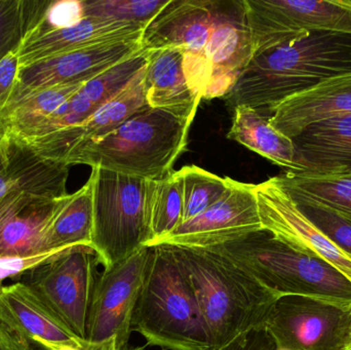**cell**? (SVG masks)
Listing matches in <instances>:
<instances>
[{
	"label": "cell",
	"instance_id": "1",
	"mask_svg": "<svg viewBox=\"0 0 351 350\" xmlns=\"http://www.w3.org/2000/svg\"><path fill=\"white\" fill-rule=\"evenodd\" d=\"M351 74V35L311 32L252 58L227 104L271 112L287 99L338 76Z\"/></svg>",
	"mask_w": 351,
	"mask_h": 350
},
{
	"label": "cell",
	"instance_id": "2",
	"mask_svg": "<svg viewBox=\"0 0 351 350\" xmlns=\"http://www.w3.org/2000/svg\"><path fill=\"white\" fill-rule=\"evenodd\" d=\"M170 247L193 289L214 349L264 326L280 295L217 251Z\"/></svg>",
	"mask_w": 351,
	"mask_h": 350
},
{
	"label": "cell",
	"instance_id": "3",
	"mask_svg": "<svg viewBox=\"0 0 351 350\" xmlns=\"http://www.w3.org/2000/svg\"><path fill=\"white\" fill-rule=\"evenodd\" d=\"M132 331L170 350H214L193 289L168 245L149 247Z\"/></svg>",
	"mask_w": 351,
	"mask_h": 350
},
{
	"label": "cell",
	"instance_id": "4",
	"mask_svg": "<svg viewBox=\"0 0 351 350\" xmlns=\"http://www.w3.org/2000/svg\"><path fill=\"white\" fill-rule=\"evenodd\" d=\"M192 121L147 106L114 131L76 150L68 166L86 164L158 181L185 151Z\"/></svg>",
	"mask_w": 351,
	"mask_h": 350
},
{
	"label": "cell",
	"instance_id": "5",
	"mask_svg": "<svg viewBox=\"0 0 351 350\" xmlns=\"http://www.w3.org/2000/svg\"><path fill=\"white\" fill-rule=\"evenodd\" d=\"M206 249L232 259L278 295L307 296L351 304V282L346 275L325 261L278 240L267 230Z\"/></svg>",
	"mask_w": 351,
	"mask_h": 350
},
{
	"label": "cell",
	"instance_id": "6",
	"mask_svg": "<svg viewBox=\"0 0 351 350\" xmlns=\"http://www.w3.org/2000/svg\"><path fill=\"white\" fill-rule=\"evenodd\" d=\"M92 248L104 268L152 240V201L156 181L92 168Z\"/></svg>",
	"mask_w": 351,
	"mask_h": 350
},
{
	"label": "cell",
	"instance_id": "7",
	"mask_svg": "<svg viewBox=\"0 0 351 350\" xmlns=\"http://www.w3.org/2000/svg\"><path fill=\"white\" fill-rule=\"evenodd\" d=\"M98 254L75 246L25 273L24 283L76 337L86 340L88 312L98 281Z\"/></svg>",
	"mask_w": 351,
	"mask_h": 350
},
{
	"label": "cell",
	"instance_id": "8",
	"mask_svg": "<svg viewBox=\"0 0 351 350\" xmlns=\"http://www.w3.org/2000/svg\"><path fill=\"white\" fill-rule=\"evenodd\" d=\"M253 57L311 32L351 35V0H243Z\"/></svg>",
	"mask_w": 351,
	"mask_h": 350
},
{
	"label": "cell",
	"instance_id": "9",
	"mask_svg": "<svg viewBox=\"0 0 351 350\" xmlns=\"http://www.w3.org/2000/svg\"><path fill=\"white\" fill-rule=\"evenodd\" d=\"M264 328L278 350H346L351 343V304L280 296Z\"/></svg>",
	"mask_w": 351,
	"mask_h": 350
},
{
	"label": "cell",
	"instance_id": "10",
	"mask_svg": "<svg viewBox=\"0 0 351 350\" xmlns=\"http://www.w3.org/2000/svg\"><path fill=\"white\" fill-rule=\"evenodd\" d=\"M149 250L143 247L99 275L88 312L86 341L102 343L115 339L121 350L127 347Z\"/></svg>",
	"mask_w": 351,
	"mask_h": 350
},
{
	"label": "cell",
	"instance_id": "11",
	"mask_svg": "<svg viewBox=\"0 0 351 350\" xmlns=\"http://www.w3.org/2000/svg\"><path fill=\"white\" fill-rule=\"evenodd\" d=\"M263 230L255 184L230 179L226 192L206 211L178 226L152 246L206 249ZM150 246V247H152Z\"/></svg>",
	"mask_w": 351,
	"mask_h": 350
},
{
	"label": "cell",
	"instance_id": "12",
	"mask_svg": "<svg viewBox=\"0 0 351 350\" xmlns=\"http://www.w3.org/2000/svg\"><path fill=\"white\" fill-rule=\"evenodd\" d=\"M255 195L264 230L296 250L325 261L351 282V256L307 219L276 177L255 185Z\"/></svg>",
	"mask_w": 351,
	"mask_h": 350
},
{
	"label": "cell",
	"instance_id": "13",
	"mask_svg": "<svg viewBox=\"0 0 351 350\" xmlns=\"http://www.w3.org/2000/svg\"><path fill=\"white\" fill-rule=\"evenodd\" d=\"M141 47V40L105 43L62 53L20 68L16 86L4 109L36 90L59 84L88 82Z\"/></svg>",
	"mask_w": 351,
	"mask_h": 350
},
{
	"label": "cell",
	"instance_id": "14",
	"mask_svg": "<svg viewBox=\"0 0 351 350\" xmlns=\"http://www.w3.org/2000/svg\"><path fill=\"white\" fill-rule=\"evenodd\" d=\"M253 58L243 1H216L214 28L204 49L210 82L204 99L226 96Z\"/></svg>",
	"mask_w": 351,
	"mask_h": 350
},
{
	"label": "cell",
	"instance_id": "15",
	"mask_svg": "<svg viewBox=\"0 0 351 350\" xmlns=\"http://www.w3.org/2000/svg\"><path fill=\"white\" fill-rule=\"evenodd\" d=\"M67 195L56 197L26 189L5 195L0 201V257L47 253L45 234Z\"/></svg>",
	"mask_w": 351,
	"mask_h": 350
},
{
	"label": "cell",
	"instance_id": "16",
	"mask_svg": "<svg viewBox=\"0 0 351 350\" xmlns=\"http://www.w3.org/2000/svg\"><path fill=\"white\" fill-rule=\"evenodd\" d=\"M145 28L138 23L86 16L72 26L25 37L19 49L20 67L105 43L140 41Z\"/></svg>",
	"mask_w": 351,
	"mask_h": 350
},
{
	"label": "cell",
	"instance_id": "17",
	"mask_svg": "<svg viewBox=\"0 0 351 350\" xmlns=\"http://www.w3.org/2000/svg\"><path fill=\"white\" fill-rule=\"evenodd\" d=\"M215 8L213 0H170L144 29L142 47L147 51L173 47L204 59L214 28Z\"/></svg>",
	"mask_w": 351,
	"mask_h": 350
},
{
	"label": "cell",
	"instance_id": "18",
	"mask_svg": "<svg viewBox=\"0 0 351 350\" xmlns=\"http://www.w3.org/2000/svg\"><path fill=\"white\" fill-rule=\"evenodd\" d=\"M351 115V74L322 82L274 107L269 123L290 139L307 127Z\"/></svg>",
	"mask_w": 351,
	"mask_h": 350
},
{
	"label": "cell",
	"instance_id": "19",
	"mask_svg": "<svg viewBox=\"0 0 351 350\" xmlns=\"http://www.w3.org/2000/svg\"><path fill=\"white\" fill-rule=\"evenodd\" d=\"M293 140L297 174H351V115L307 127Z\"/></svg>",
	"mask_w": 351,
	"mask_h": 350
},
{
	"label": "cell",
	"instance_id": "20",
	"mask_svg": "<svg viewBox=\"0 0 351 350\" xmlns=\"http://www.w3.org/2000/svg\"><path fill=\"white\" fill-rule=\"evenodd\" d=\"M0 321L41 347L47 343H86L70 332L22 282L3 286L0 291Z\"/></svg>",
	"mask_w": 351,
	"mask_h": 350
},
{
	"label": "cell",
	"instance_id": "21",
	"mask_svg": "<svg viewBox=\"0 0 351 350\" xmlns=\"http://www.w3.org/2000/svg\"><path fill=\"white\" fill-rule=\"evenodd\" d=\"M184 57L183 51L173 47L149 51L144 76L146 101L152 108L193 123L202 98L188 84Z\"/></svg>",
	"mask_w": 351,
	"mask_h": 350
},
{
	"label": "cell",
	"instance_id": "22",
	"mask_svg": "<svg viewBox=\"0 0 351 350\" xmlns=\"http://www.w3.org/2000/svg\"><path fill=\"white\" fill-rule=\"evenodd\" d=\"M70 166L43 160L10 138L0 141V201L19 189L67 195Z\"/></svg>",
	"mask_w": 351,
	"mask_h": 350
},
{
	"label": "cell",
	"instance_id": "23",
	"mask_svg": "<svg viewBox=\"0 0 351 350\" xmlns=\"http://www.w3.org/2000/svg\"><path fill=\"white\" fill-rule=\"evenodd\" d=\"M232 125L227 138L267 158L287 172H295L293 140L274 129L269 117L247 106L233 109Z\"/></svg>",
	"mask_w": 351,
	"mask_h": 350
},
{
	"label": "cell",
	"instance_id": "24",
	"mask_svg": "<svg viewBox=\"0 0 351 350\" xmlns=\"http://www.w3.org/2000/svg\"><path fill=\"white\" fill-rule=\"evenodd\" d=\"M146 65L138 72L127 88L104 103L88 121L75 129L72 135V150L67 160L82 146L114 131L134 114L148 106L144 86Z\"/></svg>",
	"mask_w": 351,
	"mask_h": 350
},
{
	"label": "cell",
	"instance_id": "25",
	"mask_svg": "<svg viewBox=\"0 0 351 350\" xmlns=\"http://www.w3.org/2000/svg\"><path fill=\"white\" fill-rule=\"evenodd\" d=\"M276 179L297 205L323 208L351 220V174L313 176L287 172Z\"/></svg>",
	"mask_w": 351,
	"mask_h": 350
},
{
	"label": "cell",
	"instance_id": "26",
	"mask_svg": "<svg viewBox=\"0 0 351 350\" xmlns=\"http://www.w3.org/2000/svg\"><path fill=\"white\" fill-rule=\"evenodd\" d=\"M92 234L93 193L88 180L80 190L64 199L45 234V252L92 247Z\"/></svg>",
	"mask_w": 351,
	"mask_h": 350
},
{
	"label": "cell",
	"instance_id": "27",
	"mask_svg": "<svg viewBox=\"0 0 351 350\" xmlns=\"http://www.w3.org/2000/svg\"><path fill=\"white\" fill-rule=\"evenodd\" d=\"M183 222V182L180 171L156 181L152 201V240L148 247L174 232Z\"/></svg>",
	"mask_w": 351,
	"mask_h": 350
},
{
	"label": "cell",
	"instance_id": "28",
	"mask_svg": "<svg viewBox=\"0 0 351 350\" xmlns=\"http://www.w3.org/2000/svg\"><path fill=\"white\" fill-rule=\"evenodd\" d=\"M179 171L183 182V222L204 213L228 188L230 178H221L198 166H186Z\"/></svg>",
	"mask_w": 351,
	"mask_h": 350
},
{
	"label": "cell",
	"instance_id": "29",
	"mask_svg": "<svg viewBox=\"0 0 351 350\" xmlns=\"http://www.w3.org/2000/svg\"><path fill=\"white\" fill-rule=\"evenodd\" d=\"M149 51L143 47L133 55L105 70L82 88V94L100 108L104 103L127 88L138 72L147 64Z\"/></svg>",
	"mask_w": 351,
	"mask_h": 350
},
{
	"label": "cell",
	"instance_id": "30",
	"mask_svg": "<svg viewBox=\"0 0 351 350\" xmlns=\"http://www.w3.org/2000/svg\"><path fill=\"white\" fill-rule=\"evenodd\" d=\"M170 0H84L86 16L147 26Z\"/></svg>",
	"mask_w": 351,
	"mask_h": 350
},
{
	"label": "cell",
	"instance_id": "31",
	"mask_svg": "<svg viewBox=\"0 0 351 350\" xmlns=\"http://www.w3.org/2000/svg\"><path fill=\"white\" fill-rule=\"evenodd\" d=\"M298 207L309 221L313 222L338 248L351 256L350 219L323 208L311 205Z\"/></svg>",
	"mask_w": 351,
	"mask_h": 350
},
{
	"label": "cell",
	"instance_id": "32",
	"mask_svg": "<svg viewBox=\"0 0 351 350\" xmlns=\"http://www.w3.org/2000/svg\"><path fill=\"white\" fill-rule=\"evenodd\" d=\"M24 35L22 0H0V60L20 49Z\"/></svg>",
	"mask_w": 351,
	"mask_h": 350
},
{
	"label": "cell",
	"instance_id": "33",
	"mask_svg": "<svg viewBox=\"0 0 351 350\" xmlns=\"http://www.w3.org/2000/svg\"><path fill=\"white\" fill-rule=\"evenodd\" d=\"M68 249L41 253V254L32 255V256L0 257V283H3L4 279H10V277L24 275L25 273H29L35 267L57 258L60 255L66 252Z\"/></svg>",
	"mask_w": 351,
	"mask_h": 350
},
{
	"label": "cell",
	"instance_id": "34",
	"mask_svg": "<svg viewBox=\"0 0 351 350\" xmlns=\"http://www.w3.org/2000/svg\"><path fill=\"white\" fill-rule=\"evenodd\" d=\"M214 350H278V347L263 326L241 333L226 345Z\"/></svg>",
	"mask_w": 351,
	"mask_h": 350
},
{
	"label": "cell",
	"instance_id": "35",
	"mask_svg": "<svg viewBox=\"0 0 351 350\" xmlns=\"http://www.w3.org/2000/svg\"><path fill=\"white\" fill-rule=\"evenodd\" d=\"M19 49L0 60V112L8 104L20 71Z\"/></svg>",
	"mask_w": 351,
	"mask_h": 350
},
{
	"label": "cell",
	"instance_id": "36",
	"mask_svg": "<svg viewBox=\"0 0 351 350\" xmlns=\"http://www.w3.org/2000/svg\"><path fill=\"white\" fill-rule=\"evenodd\" d=\"M0 350H36L20 333L0 321Z\"/></svg>",
	"mask_w": 351,
	"mask_h": 350
},
{
	"label": "cell",
	"instance_id": "37",
	"mask_svg": "<svg viewBox=\"0 0 351 350\" xmlns=\"http://www.w3.org/2000/svg\"><path fill=\"white\" fill-rule=\"evenodd\" d=\"M43 349L47 350H121L117 345V340L105 341L102 343H92L86 341L82 347L70 345H56V343H47Z\"/></svg>",
	"mask_w": 351,
	"mask_h": 350
},
{
	"label": "cell",
	"instance_id": "38",
	"mask_svg": "<svg viewBox=\"0 0 351 350\" xmlns=\"http://www.w3.org/2000/svg\"><path fill=\"white\" fill-rule=\"evenodd\" d=\"M3 283H0V291H1L2 288H3Z\"/></svg>",
	"mask_w": 351,
	"mask_h": 350
},
{
	"label": "cell",
	"instance_id": "39",
	"mask_svg": "<svg viewBox=\"0 0 351 350\" xmlns=\"http://www.w3.org/2000/svg\"><path fill=\"white\" fill-rule=\"evenodd\" d=\"M346 350H351V343L350 345V347H348V349H346Z\"/></svg>",
	"mask_w": 351,
	"mask_h": 350
},
{
	"label": "cell",
	"instance_id": "40",
	"mask_svg": "<svg viewBox=\"0 0 351 350\" xmlns=\"http://www.w3.org/2000/svg\"><path fill=\"white\" fill-rule=\"evenodd\" d=\"M1 140H2V139H1V137H0V141H1Z\"/></svg>",
	"mask_w": 351,
	"mask_h": 350
},
{
	"label": "cell",
	"instance_id": "41",
	"mask_svg": "<svg viewBox=\"0 0 351 350\" xmlns=\"http://www.w3.org/2000/svg\"></svg>",
	"mask_w": 351,
	"mask_h": 350
}]
</instances>
